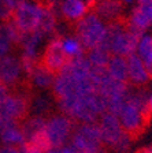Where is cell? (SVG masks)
<instances>
[{
	"mask_svg": "<svg viewBox=\"0 0 152 153\" xmlns=\"http://www.w3.org/2000/svg\"><path fill=\"white\" fill-rule=\"evenodd\" d=\"M141 36V33L130 29L127 23L125 25L119 21H115L107 23V33L101 47H104L111 55L127 57L129 55L136 53V48Z\"/></svg>",
	"mask_w": 152,
	"mask_h": 153,
	"instance_id": "cell-1",
	"label": "cell"
},
{
	"mask_svg": "<svg viewBox=\"0 0 152 153\" xmlns=\"http://www.w3.org/2000/svg\"><path fill=\"white\" fill-rule=\"evenodd\" d=\"M148 97L141 90H129L125 105L118 114L121 126L127 134H136L141 131L148 115Z\"/></svg>",
	"mask_w": 152,
	"mask_h": 153,
	"instance_id": "cell-2",
	"label": "cell"
},
{
	"mask_svg": "<svg viewBox=\"0 0 152 153\" xmlns=\"http://www.w3.org/2000/svg\"><path fill=\"white\" fill-rule=\"evenodd\" d=\"M76 37L86 51L97 48L103 44L107 33V22H104L95 11H91L79 22L76 23Z\"/></svg>",
	"mask_w": 152,
	"mask_h": 153,
	"instance_id": "cell-3",
	"label": "cell"
},
{
	"mask_svg": "<svg viewBox=\"0 0 152 153\" xmlns=\"http://www.w3.org/2000/svg\"><path fill=\"white\" fill-rule=\"evenodd\" d=\"M45 4L43 0H25L15 8L11 21L22 34L40 30Z\"/></svg>",
	"mask_w": 152,
	"mask_h": 153,
	"instance_id": "cell-4",
	"label": "cell"
},
{
	"mask_svg": "<svg viewBox=\"0 0 152 153\" xmlns=\"http://www.w3.org/2000/svg\"><path fill=\"white\" fill-rule=\"evenodd\" d=\"M97 124L100 127L101 141H103L104 146H110L119 152L127 150V148L130 146V142H132L130 141L132 135L122 128L118 116L110 114V112H106L100 116Z\"/></svg>",
	"mask_w": 152,
	"mask_h": 153,
	"instance_id": "cell-5",
	"label": "cell"
},
{
	"mask_svg": "<svg viewBox=\"0 0 152 153\" xmlns=\"http://www.w3.org/2000/svg\"><path fill=\"white\" fill-rule=\"evenodd\" d=\"M76 122L67 115L60 114V112L51 114L45 123V134L49 140L52 149L69 145L76 130Z\"/></svg>",
	"mask_w": 152,
	"mask_h": 153,
	"instance_id": "cell-6",
	"label": "cell"
},
{
	"mask_svg": "<svg viewBox=\"0 0 152 153\" xmlns=\"http://www.w3.org/2000/svg\"><path fill=\"white\" fill-rule=\"evenodd\" d=\"M30 96L25 92H10L1 105L0 116L15 123H22L30 115Z\"/></svg>",
	"mask_w": 152,
	"mask_h": 153,
	"instance_id": "cell-7",
	"label": "cell"
},
{
	"mask_svg": "<svg viewBox=\"0 0 152 153\" xmlns=\"http://www.w3.org/2000/svg\"><path fill=\"white\" fill-rule=\"evenodd\" d=\"M69 145L74 149V152L88 150V149H99V148L104 146L103 141H101V133L97 122L77 124Z\"/></svg>",
	"mask_w": 152,
	"mask_h": 153,
	"instance_id": "cell-8",
	"label": "cell"
},
{
	"mask_svg": "<svg viewBox=\"0 0 152 153\" xmlns=\"http://www.w3.org/2000/svg\"><path fill=\"white\" fill-rule=\"evenodd\" d=\"M69 62V57L64 55L62 45H60V36H55V37L49 38L48 42L43 48L40 63L47 67L48 70H51L52 73L58 74L63 70L64 66Z\"/></svg>",
	"mask_w": 152,
	"mask_h": 153,
	"instance_id": "cell-9",
	"label": "cell"
},
{
	"mask_svg": "<svg viewBox=\"0 0 152 153\" xmlns=\"http://www.w3.org/2000/svg\"><path fill=\"white\" fill-rule=\"evenodd\" d=\"M25 76L19 56L10 53L0 59V82L11 89L16 88Z\"/></svg>",
	"mask_w": 152,
	"mask_h": 153,
	"instance_id": "cell-10",
	"label": "cell"
},
{
	"mask_svg": "<svg viewBox=\"0 0 152 153\" xmlns=\"http://www.w3.org/2000/svg\"><path fill=\"white\" fill-rule=\"evenodd\" d=\"M59 16L67 22H79L91 13V6L86 0H58Z\"/></svg>",
	"mask_w": 152,
	"mask_h": 153,
	"instance_id": "cell-11",
	"label": "cell"
},
{
	"mask_svg": "<svg viewBox=\"0 0 152 153\" xmlns=\"http://www.w3.org/2000/svg\"><path fill=\"white\" fill-rule=\"evenodd\" d=\"M127 60V76L133 85H144L151 79L147 67L136 53H132L126 57Z\"/></svg>",
	"mask_w": 152,
	"mask_h": 153,
	"instance_id": "cell-12",
	"label": "cell"
},
{
	"mask_svg": "<svg viewBox=\"0 0 152 153\" xmlns=\"http://www.w3.org/2000/svg\"><path fill=\"white\" fill-rule=\"evenodd\" d=\"M55 78H56V74L52 73L51 70H48L47 67L43 66L41 63H38L37 67L33 70V73L28 76L29 83L38 90L52 89Z\"/></svg>",
	"mask_w": 152,
	"mask_h": 153,
	"instance_id": "cell-13",
	"label": "cell"
},
{
	"mask_svg": "<svg viewBox=\"0 0 152 153\" xmlns=\"http://www.w3.org/2000/svg\"><path fill=\"white\" fill-rule=\"evenodd\" d=\"M93 8H95V13L104 22L111 23L118 21L122 13V8H124V4L119 0H99Z\"/></svg>",
	"mask_w": 152,
	"mask_h": 153,
	"instance_id": "cell-14",
	"label": "cell"
},
{
	"mask_svg": "<svg viewBox=\"0 0 152 153\" xmlns=\"http://www.w3.org/2000/svg\"><path fill=\"white\" fill-rule=\"evenodd\" d=\"M108 75L114 81L121 83H126L129 81L127 76V60L124 56H117V55H111V59L106 67Z\"/></svg>",
	"mask_w": 152,
	"mask_h": 153,
	"instance_id": "cell-15",
	"label": "cell"
},
{
	"mask_svg": "<svg viewBox=\"0 0 152 153\" xmlns=\"http://www.w3.org/2000/svg\"><path fill=\"white\" fill-rule=\"evenodd\" d=\"M0 142H1V145H6V146H22L26 142V137L23 134L21 124H13V126L4 128L3 131H0Z\"/></svg>",
	"mask_w": 152,
	"mask_h": 153,
	"instance_id": "cell-16",
	"label": "cell"
},
{
	"mask_svg": "<svg viewBox=\"0 0 152 153\" xmlns=\"http://www.w3.org/2000/svg\"><path fill=\"white\" fill-rule=\"evenodd\" d=\"M60 45L64 55L69 57V60H74L78 57L85 56V48L82 47L81 41L76 36H60Z\"/></svg>",
	"mask_w": 152,
	"mask_h": 153,
	"instance_id": "cell-17",
	"label": "cell"
},
{
	"mask_svg": "<svg viewBox=\"0 0 152 153\" xmlns=\"http://www.w3.org/2000/svg\"><path fill=\"white\" fill-rule=\"evenodd\" d=\"M54 107V100L47 94H36L30 99V115L44 116L48 118L51 115V109Z\"/></svg>",
	"mask_w": 152,
	"mask_h": 153,
	"instance_id": "cell-18",
	"label": "cell"
},
{
	"mask_svg": "<svg viewBox=\"0 0 152 153\" xmlns=\"http://www.w3.org/2000/svg\"><path fill=\"white\" fill-rule=\"evenodd\" d=\"M136 55L141 59L152 78V36L143 34L140 37L136 48Z\"/></svg>",
	"mask_w": 152,
	"mask_h": 153,
	"instance_id": "cell-19",
	"label": "cell"
},
{
	"mask_svg": "<svg viewBox=\"0 0 152 153\" xmlns=\"http://www.w3.org/2000/svg\"><path fill=\"white\" fill-rule=\"evenodd\" d=\"M45 123H47V118L44 116H37V115H29L28 118L21 123V127L23 130V134L26 137V141L29 138H32L33 135L38 133H43L45 130Z\"/></svg>",
	"mask_w": 152,
	"mask_h": 153,
	"instance_id": "cell-20",
	"label": "cell"
},
{
	"mask_svg": "<svg viewBox=\"0 0 152 153\" xmlns=\"http://www.w3.org/2000/svg\"><path fill=\"white\" fill-rule=\"evenodd\" d=\"M86 59L89 60V63H91L92 67H96V68H106L111 59V53L104 47L100 45V47L93 48V49L88 51Z\"/></svg>",
	"mask_w": 152,
	"mask_h": 153,
	"instance_id": "cell-21",
	"label": "cell"
},
{
	"mask_svg": "<svg viewBox=\"0 0 152 153\" xmlns=\"http://www.w3.org/2000/svg\"><path fill=\"white\" fill-rule=\"evenodd\" d=\"M127 26H129L130 29H133V30H136V32H139V33L143 34L147 29L151 26V22H149L148 18H147V16L144 15L137 7H134V8L132 10L130 15H129Z\"/></svg>",
	"mask_w": 152,
	"mask_h": 153,
	"instance_id": "cell-22",
	"label": "cell"
},
{
	"mask_svg": "<svg viewBox=\"0 0 152 153\" xmlns=\"http://www.w3.org/2000/svg\"><path fill=\"white\" fill-rule=\"evenodd\" d=\"M22 1L25 0H0V23L11 21L15 8Z\"/></svg>",
	"mask_w": 152,
	"mask_h": 153,
	"instance_id": "cell-23",
	"label": "cell"
},
{
	"mask_svg": "<svg viewBox=\"0 0 152 153\" xmlns=\"http://www.w3.org/2000/svg\"><path fill=\"white\" fill-rule=\"evenodd\" d=\"M137 8L148 18L152 25V0H137Z\"/></svg>",
	"mask_w": 152,
	"mask_h": 153,
	"instance_id": "cell-24",
	"label": "cell"
},
{
	"mask_svg": "<svg viewBox=\"0 0 152 153\" xmlns=\"http://www.w3.org/2000/svg\"><path fill=\"white\" fill-rule=\"evenodd\" d=\"M48 153H76L74 149L70 145H66V146H62V148H55V149H51Z\"/></svg>",
	"mask_w": 152,
	"mask_h": 153,
	"instance_id": "cell-25",
	"label": "cell"
},
{
	"mask_svg": "<svg viewBox=\"0 0 152 153\" xmlns=\"http://www.w3.org/2000/svg\"><path fill=\"white\" fill-rule=\"evenodd\" d=\"M10 94V89L7 88L4 83L0 82V105H1V102L6 100V97Z\"/></svg>",
	"mask_w": 152,
	"mask_h": 153,
	"instance_id": "cell-26",
	"label": "cell"
},
{
	"mask_svg": "<svg viewBox=\"0 0 152 153\" xmlns=\"http://www.w3.org/2000/svg\"><path fill=\"white\" fill-rule=\"evenodd\" d=\"M0 153H21V149L15 146H6V145H1L0 146Z\"/></svg>",
	"mask_w": 152,
	"mask_h": 153,
	"instance_id": "cell-27",
	"label": "cell"
},
{
	"mask_svg": "<svg viewBox=\"0 0 152 153\" xmlns=\"http://www.w3.org/2000/svg\"><path fill=\"white\" fill-rule=\"evenodd\" d=\"M76 153H107L106 152V148H99V149H88V150H78Z\"/></svg>",
	"mask_w": 152,
	"mask_h": 153,
	"instance_id": "cell-28",
	"label": "cell"
},
{
	"mask_svg": "<svg viewBox=\"0 0 152 153\" xmlns=\"http://www.w3.org/2000/svg\"><path fill=\"white\" fill-rule=\"evenodd\" d=\"M147 104H148V111H149V114H152V93L148 96V100H147Z\"/></svg>",
	"mask_w": 152,
	"mask_h": 153,
	"instance_id": "cell-29",
	"label": "cell"
},
{
	"mask_svg": "<svg viewBox=\"0 0 152 153\" xmlns=\"http://www.w3.org/2000/svg\"><path fill=\"white\" fill-rule=\"evenodd\" d=\"M97 1H99V0H86V3H88L91 7H95V4L97 3Z\"/></svg>",
	"mask_w": 152,
	"mask_h": 153,
	"instance_id": "cell-30",
	"label": "cell"
},
{
	"mask_svg": "<svg viewBox=\"0 0 152 153\" xmlns=\"http://www.w3.org/2000/svg\"><path fill=\"white\" fill-rule=\"evenodd\" d=\"M119 1H121L122 4H130V3H133L134 0H119Z\"/></svg>",
	"mask_w": 152,
	"mask_h": 153,
	"instance_id": "cell-31",
	"label": "cell"
},
{
	"mask_svg": "<svg viewBox=\"0 0 152 153\" xmlns=\"http://www.w3.org/2000/svg\"><path fill=\"white\" fill-rule=\"evenodd\" d=\"M147 153H152V148H149V149L147 150Z\"/></svg>",
	"mask_w": 152,
	"mask_h": 153,
	"instance_id": "cell-32",
	"label": "cell"
}]
</instances>
